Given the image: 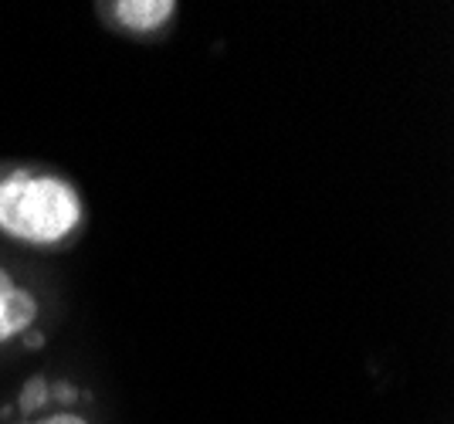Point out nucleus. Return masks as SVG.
<instances>
[{
  "mask_svg": "<svg viewBox=\"0 0 454 424\" xmlns=\"http://www.w3.org/2000/svg\"><path fill=\"white\" fill-rule=\"evenodd\" d=\"M82 200L72 184L44 174H7L0 180V232L31 241L55 245L78 228Z\"/></svg>",
  "mask_w": 454,
  "mask_h": 424,
  "instance_id": "f257e3e1",
  "label": "nucleus"
},
{
  "mask_svg": "<svg viewBox=\"0 0 454 424\" xmlns=\"http://www.w3.org/2000/svg\"><path fill=\"white\" fill-rule=\"evenodd\" d=\"M35 312H38L35 295L18 289V286L11 282V275L0 269V343L31 326V323H35Z\"/></svg>",
  "mask_w": 454,
  "mask_h": 424,
  "instance_id": "f03ea898",
  "label": "nucleus"
},
{
  "mask_svg": "<svg viewBox=\"0 0 454 424\" xmlns=\"http://www.w3.org/2000/svg\"><path fill=\"white\" fill-rule=\"evenodd\" d=\"M176 11L170 0H119L113 4V14L119 24H126L129 31H153L160 24H167Z\"/></svg>",
  "mask_w": 454,
  "mask_h": 424,
  "instance_id": "7ed1b4c3",
  "label": "nucleus"
},
{
  "mask_svg": "<svg viewBox=\"0 0 454 424\" xmlns=\"http://www.w3.org/2000/svg\"><path fill=\"white\" fill-rule=\"evenodd\" d=\"M41 397H44V381H31V387H24V397H20V404L31 411V407L41 404Z\"/></svg>",
  "mask_w": 454,
  "mask_h": 424,
  "instance_id": "20e7f679",
  "label": "nucleus"
},
{
  "mask_svg": "<svg viewBox=\"0 0 454 424\" xmlns=\"http://www.w3.org/2000/svg\"><path fill=\"white\" fill-rule=\"evenodd\" d=\"M38 424H89L85 418H78V414H55V418H44Z\"/></svg>",
  "mask_w": 454,
  "mask_h": 424,
  "instance_id": "39448f33",
  "label": "nucleus"
}]
</instances>
